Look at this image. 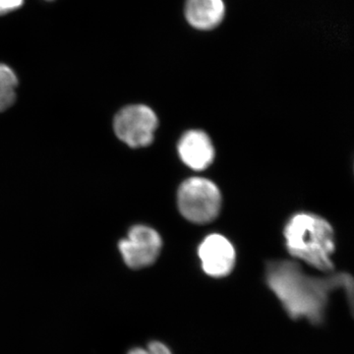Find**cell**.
<instances>
[{
	"label": "cell",
	"instance_id": "1",
	"mask_svg": "<svg viewBox=\"0 0 354 354\" xmlns=\"http://www.w3.org/2000/svg\"><path fill=\"white\" fill-rule=\"evenodd\" d=\"M266 281L290 318L322 324L335 291L344 293L354 316V278L346 272L311 276L293 261H271L266 267Z\"/></svg>",
	"mask_w": 354,
	"mask_h": 354
},
{
	"label": "cell",
	"instance_id": "2",
	"mask_svg": "<svg viewBox=\"0 0 354 354\" xmlns=\"http://www.w3.org/2000/svg\"><path fill=\"white\" fill-rule=\"evenodd\" d=\"M285 239L286 248L293 257L320 272H330L334 270V230L322 216L310 213L297 214L286 223Z\"/></svg>",
	"mask_w": 354,
	"mask_h": 354
},
{
	"label": "cell",
	"instance_id": "3",
	"mask_svg": "<svg viewBox=\"0 0 354 354\" xmlns=\"http://www.w3.org/2000/svg\"><path fill=\"white\" fill-rule=\"evenodd\" d=\"M178 208L184 218L195 223L215 220L220 213L221 192L216 184L206 178L193 177L181 184Z\"/></svg>",
	"mask_w": 354,
	"mask_h": 354
},
{
	"label": "cell",
	"instance_id": "4",
	"mask_svg": "<svg viewBox=\"0 0 354 354\" xmlns=\"http://www.w3.org/2000/svg\"><path fill=\"white\" fill-rule=\"evenodd\" d=\"M157 127V115L144 104L124 106L115 113L113 120L114 134L130 148L150 145Z\"/></svg>",
	"mask_w": 354,
	"mask_h": 354
},
{
	"label": "cell",
	"instance_id": "5",
	"mask_svg": "<svg viewBox=\"0 0 354 354\" xmlns=\"http://www.w3.org/2000/svg\"><path fill=\"white\" fill-rule=\"evenodd\" d=\"M162 245L160 234L153 228L141 225L130 228L127 239L118 242L123 262L134 270L153 264L160 255Z\"/></svg>",
	"mask_w": 354,
	"mask_h": 354
},
{
	"label": "cell",
	"instance_id": "6",
	"mask_svg": "<svg viewBox=\"0 0 354 354\" xmlns=\"http://www.w3.org/2000/svg\"><path fill=\"white\" fill-rule=\"evenodd\" d=\"M203 271L213 278L228 276L234 270L236 253L234 245L221 234H211L198 250Z\"/></svg>",
	"mask_w": 354,
	"mask_h": 354
},
{
	"label": "cell",
	"instance_id": "7",
	"mask_svg": "<svg viewBox=\"0 0 354 354\" xmlns=\"http://www.w3.org/2000/svg\"><path fill=\"white\" fill-rule=\"evenodd\" d=\"M178 153L186 165L194 171H203L213 162L215 150L206 133L191 130L181 137Z\"/></svg>",
	"mask_w": 354,
	"mask_h": 354
},
{
	"label": "cell",
	"instance_id": "8",
	"mask_svg": "<svg viewBox=\"0 0 354 354\" xmlns=\"http://www.w3.org/2000/svg\"><path fill=\"white\" fill-rule=\"evenodd\" d=\"M223 0H186L185 17L198 30H212L225 17Z\"/></svg>",
	"mask_w": 354,
	"mask_h": 354
},
{
	"label": "cell",
	"instance_id": "9",
	"mask_svg": "<svg viewBox=\"0 0 354 354\" xmlns=\"http://www.w3.org/2000/svg\"><path fill=\"white\" fill-rule=\"evenodd\" d=\"M19 78L9 65L0 62V114L11 111L19 99Z\"/></svg>",
	"mask_w": 354,
	"mask_h": 354
},
{
	"label": "cell",
	"instance_id": "10",
	"mask_svg": "<svg viewBox=\"0 0 354 354\" xmlns=\"http://www.w3.org/2000/svg\"><path fill=\"white\" fill-rule=\"evenodd\" d=\"M24 0H0V14L10 12L22 6Z\"/></svg>",
	"mask_w": 354,
	"mask_h": 354
},
{
	"label": "cell",
	"instance_id": "11",
	"mask_svg": "<svg viewBox=\"0 0 354 354\" xmlns=\"http://www.w3.org/2000/svg\"><path fill=\"white\" fill-rule=\"evenodd\" d=\"M147 348L153 354H172L169 346L158 341L151 342L148 346H147Z\"/></svg>",
	"mask_w": 354,
	"mask_h": 354
},
{
	"label": "cell",
	"instance_id": "12",
	"mask_svg": "<svg viewBox=\"0 0 354 354\" xmlns=\"http://www.w3.org/2000/svg\"><path fill=\"white\" fill-rule=\"evenodd\" d=\"M128 354H153L148 348H135L128 353Z\"/></svg>",
	"mask_w": 354,
	"mask_h": 354
}]
</instances>
